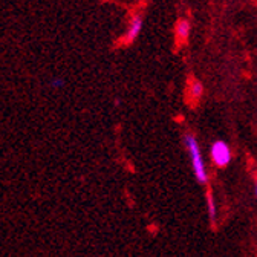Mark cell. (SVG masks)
Returning a JSON list of instances; mask_svg holds the SVG:
<instances>
[{
	"instance_id": "3",
	"label": "cell",
	"mask_w": 257,
	"mask_h": 257,
	"mask_svg": "<svg viewBox=\"0 0 257 257\" xmlns=\"http://www.w3.org/2000/svg\"><path fill=\"white\" fill-rule=\"evenodd\" d=\"M143 25H144V20L140 14L134 16L131 19L127 25V29H125V34H124V43H132L138 39V36L141 34L143 31Z\"/></svg>"
},
{
	"instance_id": "7",
	"label": "cell",
	"mask_w": 257,
	"mask_h": 257,
	"mask_svg": "<svg viewBox=\"0 0 257 257\" xmlns=\"http://www.w3.org/2000/svg\"><path fill=\"white\" fill-rule=\"evenodd\" d=\"M64 83H66V81H64L63 78H60V77H54V78L51 80V86H52V87H55V89L63 87V86H64Z\"/></svg>"
},
{
	"instance_id": "1",
	"label": "cell",
	"mask_w": 257,
	"mask_h": 257,
	"mask_svg": "<svg viewBox=\"0 0 257 257\" xmlns=\"http://www.w3.org/2000/svg\"><path fill=\"white\" fill-rule=\"evenodd\" d=\"M184 144L188 150L190 155V163H191V169L193 173H195V178L199 184H207L208 181V175H207V169H205V163H204V158L199 149V143L196 140L195 135L187 134L184 137Z\"/></svg>"
},
{
	"instance_id": "5",
	"label": "cell",
	"mask_w": 257,
	"mask_h": 257,
	"mask_svg": "<svg viewBox=\"0 0 257 257\" xmlns=\"http://www.w3.org/2000/svg\"><path fill=\"white\" fill-rule=\"evenodd\" d=\"M207 214H208L211 222H214L217 217V208H216V202H214V198H213L211 193L207 195Z\"/></svg>"
},
{
	"instance_id": "6",
	"label": "cell",
	"mask_w": 257,
	"mask_h": 257,
	"mask_svg": "<svg viewBox=\"0 0 257 257\" xmlns=\"http://www.w3.org/2000/svg\"><path fill=\"white\" fill-rule=\"evenodd\" d=\"M190 92H191L193 98L198 100V98H201L202 93H204V87H202V84L199 81H193L191 86H190Z\"/></svg>"
},
{
	"instance_id": "2",
	"label": "cell",
	"mask_w": 257,
	"mask_h": 257,
	"mask_svg": "<svg viewBox=\"0 0 257 257\" xmlns=\"http://www.w3.org/2000/svg\"><path fill=\"white\" fill-rule=\"evenodd\" d=\"M211 159L217 167H227L231 163V149L225 141H216L211 146Z\"/></svg>"
},
{
	"instance_id": "8",
	"label": "cell",
	"mask_w": 257,
	"mask_h": 257,
	"mask_svg": "<svg viewBox=\"0 0 257 257\" xmlns=\"http://www.w3.org/2000/svg\"><path fill=\"white\" fill-rule=\"evenodd\" d=\"M254 191H255V196H257V184H255V190Z\"/></svg>"
},
{
	"instance_id": "4",
	"label": "cell",
	"mask_w": 257,
	"mask_h": 257,
	"mask_svg": "<svg viewBox=\"0 0 257 257\" xmlns=\"http://www.w3.org/2000/svg\"><path fill=\"white\" fill-rule=\"evenodd\" d=\"M190 36V23L188 20H179L176 25V37L179 40H187Z\"/></svg>"
}]
</instances>
